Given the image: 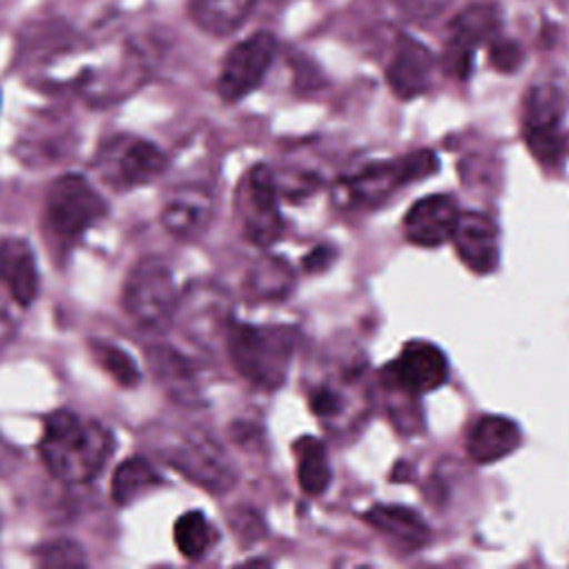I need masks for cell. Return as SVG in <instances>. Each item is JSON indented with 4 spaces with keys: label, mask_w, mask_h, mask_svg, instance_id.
Returning <instances> with one entry per match:
<instances>
[{
    "label": "cell",
    "mask_w": 569,
    "mask_h": 569,
    "mask_svg": "<svg viewBox=\"0 0 569 569\" xmlns=\"http://www.w3.org/2000/svg\"><path fill=\"white\" fill-rule=\"evenodd\" d=\"M113 447V436L104 425L58 409L44 418L38 453L53 478L82 485L104 469Z\"/></svg>",
    "instance_id": "cell-1"
},
{
    "label": "cell",
    "mask_w": 569,
    "mask_h": 569,
    "mask_svg": "<svg viewBox=\"0 0 569 569\" xmlns=\"http://www.w3.org/2000/svg\"><path fill=\"white\" fill-rule=\"evenodd\" d=\"M224 345L233 369L253 387L273 391L289 371L296 331L284 325L229 322Z\"/></svg>",
    "instance_id": "cell-2"
},
{
    "label": "cell",
    "mask_w": 569,
    "mask_h": 569,
    "mask_svg": "<svg viewBox=\"0 0 569 569\" xmlns=\"http://www.w3.org/2000/svg\"><path fill=\"white\" fill-rule=\"evenodd\" d=\"M104 213V198L87 178L78 173L56 178L44 193L42 222L58 247L73 244L84 231L100 222Z\"/></svg>",
    "instance_id": "cell-3"
},
{
    "label": "cell",
    "mask_w": 569,
    "mask_h": 569,
    "mask_svg": "<svg viewBox=\"0 0 569 569\" xmlns=\"http://www.w3.org/2000/svg\"><path fill=\"white\" fill-rule=\"evenodd\" d=\"M180 289L171 267L160 258L136 262L124 280L122 307L131 322L147 331L164 329L178 311Z\"/></svg>",
    "instance_id": "cell-4"
},
{
    "label": "cell",
    "mask_w": 569,
    "mask_h": 569,
    "mask_svg": "<svg viewBox=\"0 0 569 569\" xmlns=\"http://www.w3.org/2000/svg\"><path fill=\"white\" fill-rule=\"evenodd\" d=\"M158 453L198 487L224 493L236 485V471L222 447L200 431H169L158 438Z\"/></svg>",
    "instance_id": "cell-5"
},
{
    "label": "cell",
    "mask_w": 569,
    "mask_h": 569,
    "mask_svg": "<svg viewBox=\"0 0 569 569\" xmlns=\"http://www.w3.org/2000/svg\"><path fill=\"white\" fill-rule=\"evenodd\" d=\"M436 167L438 160L431 151H416L393 162L369 164L362 171L342 178L333 189V200L342 209L373 204L400 184L425 178L427 173L436 171Z\"/></svg>",
    "instance_id": "cell-6"
},
{
    "label": "cell",
    "mask_w": 569,
    "mask_h": 569,
    "mask_svg": "<svg viewBox=\"0 0 569 569\" xmlns=\"http://www.w3.org/2000/svg\"><path fill=\"white\" fill-rule=\"evenodd\" d=\"M565 91L553 82L529 89L525 100V140L542 167H558L567 153L569 136L562 129Z\"/></svg>",
    "instance_id": "cell-7"
},
{
    "label": "cell",
    "mask_w": 569,
    "mask_h": 569,
    "mask_svg": "<svg viewBox=\"0 0 569 569\" xmlns=\"http://www.w3.org/2000/svg\"><path fill=\"white\" fill-rule=\"evenodd\" d=\"M93 169L116 191L149 184L167 169V156L142 138L116 136L96 151Z\"/></svg>",
    "instance_id": "cell-8"
},
{
    "label": "cell",
    "mask_w": 569,
    "mask_h": 569,
    "mask_svg": "<svg viewBox=\"0 0 569 569\" xmlns=\"http://www.w3.org/2000/svg\"><path fill=\"white\" fill-rule=\"evenodd\" d=\"M238 216L242 233L258 247H269L280 238L282 216L278 180L269 164L251 167L238 187Z\"/></svg>",
    "instance_id": "cell-9"
},
{
    "label": "cell",
    "mask_w": 569,
    "mask_h": 569,
    "mask_svg": "<svg viewBox=\"0 0 569 569\" xmlns=\"http://www.w3.org/2000/svg\"><path fill=\"white\" fill-rule=\"evenodd\" d=\"M276 47V38L267 31L251 33L233 44L224 56L218 76L220 98L227 102H238L258 89L273 62Z\"/></svg>",
    "instance_id": "cell-10"
},
{
    "label": "cell",
    "mask_w": 569,
    "mask_h": 569,
    "mask_svg": "<svg viewBox=\"0 0 569 569\" xmlns=\"http://www.w3.org/2000/svg\"><path fill=\"white\" fill-rule=\"evenodd\" d=\"M445 353L427 340H411L402 347L398 358L382 371L387 387L402 389L409 393H425L438 389L447 380Z\"/></svg>",
    "instance_id": "cell-11"
},
{
    "label": "cell",
    "mask_w": 569,
    "mask_h": 569,
    "mask_svg": "<svg viewBox=\"0 0 569 569\" xmlns=\"http://www.w3.org/2000/svg\"><path fill=\"white\" fill-rule=\"evenodd\" d=\"M216 216L213 193L202 184H180L171 189L160 209L164 231L178 240H198Z\"/></svg>",
    "instance_id": "cell-12"
},
{
    "label": "cell",
    "mask_w": 569,
    "mask_h": 569,
    "mask_svg": "<svg viewBox=\"0 0 569 569\" xmlns=\"http://www.w3.org/2000/svg\"><path fill=\"white\" fill-rule=\"evenodd\" d=\"M227 296L213 284H196L182 293L176 318L184 333L200 345H209L216 336L227 333ZM173 318V320H176Z\"/></svg>",
    "instance_id": "cell-13"
},
{
    "label": "cell",
    "mask_w": 569,
    "mask_h": 569,
    "mask_svg": "<svg viewBox=\"0 0 569 569\" xmlns=\"http://www.w3.org/2000/svg\"><path fill=\"white\" fill-rule=\"evenodd\" d=\"M458 204L451 196L433 193L416 200L405 216V238L418 247H438L451 240L458 222Z\"/></svg>",
    "instance_id": "cell-14"
},
{
    "label": "cell",
    "mask_w": 569,
    "mask_h": 569,
    "mask_svg": "<svg viewBox=\"0 0 569 569\" xmlns=\"http://www.w3.org/2000/svg\"><path fill=\"white\" fill-rule=\"evenodd\" d=\"M458 258L473 273H491L498 264V227L487 213L465 211L451 233Z\"/></svg>",
    "instance_id": "cell-15"
},
{
    "label": "cell",
    "mask_w": 569,
    "mask_h": 569,
    "mask_svg": "<svg viewBox=\"0 0 569 569\" xmlns=\"http://www.w3.org/2000/svg\"><path fill=\"white\" fill-rule=\"evenodd\" d=\"M433 69V56L431 51L411 36H400L396 51L387 64V82L391 91L402 98H416L429 87Z\"/></svg>",
    "instance_id": "cell-16"
},
{
    "label": "cell",
    "mask_w": 569,
    "mask_h": 569,
    "mask_svg": "<svg viewBox=\"0 0 569 569\" xmlns=\"http://www.w3.org/2000/svg\"><path fill=\"white\" fill-rule=\"evenodd\" d=\"M0 284L22 307H29L40 289L38 262L24 238L7 236L0 240Z\"/></svg>",
    "instance_id": "cell-17"
},
{
    "label": "cell",
    "mask_w": 569,
    "mask_h": 569,
    "mask_svg": "<svg viewBox=\"0 0 569 569\" xmlns=\"http://www.w3.org/2000/svg\"><path fill=\"white\" fill-rule=\"evenodd\" d=\"M149 365L158 382L176 402H182V405L200 402L198 371L184 353L167 345H156L149 349Z\"/></svg>",
    "instance_id": "cell-18"
},
{
    "label": "cell",
    "mask_w": 569,
    "mask_h": 569,
    "mask_svg": "<svg viewBox=\"0 0 569 569\" xmlns=\"http://www.w3.org/2000/svg\"><path fill=\"white\" fill-rule=\"evenodd\" d=\"M520 445V429L505 416H482L467 431V453L478 465H491Z\"/></svg>",
    "instance_id": "cell-19"
},
{
    "label": "cell",
    "mask_w": 569,
    "mask_h": 569,
    "mask_svg": "<svg viewBox=\"0 0 569 569\" xmlns=\"http://www.w3.org/2000/svg\"><path fill=\"white\" fill-rule=\"evenodd\" d=\"M256 0H189V16L211 36H229L253 11Z\"/></svg>",
    "instance_id": "cell-20"
},
{
    "label": "cell",
    "mask_w": 569,
    "mask_h": 569,
    "mask_svg": "<svg viewBox=\"0 0 569 569\" xmlns=\"http://www.w3.org/2000/svg\"><path fill=\"white\" fill-rule=\"evenodd\" d=\"M498 24H500V13L493 4L473 2L465 7L460 13H456L453 20L449 22L447 44L473 51L478 42L491 40L496 36Z\"/></svg>",
    "instance_id": "cell-21"
},
{
    "label": "cell",
    "mask_w": 569,
    "mask_h": 569,
    "mask_svg": "<svg viewBox=\"0 0 569 569\" xmlns=\"http://www.w3.org/2000/svg\"><path fill=\"white\" fill-rule=\"evenodd\" d=\"M162 482H164L162 476L144 456H131V458H124L113 471L111 498L116 505L124 507L147 496L149 491L158 489Z\"/></svg>",
    "instance_id": "cell-22"
},
{
    "label": "cell",
    "mask_w": 569,
    "mask_h": 569,
    "mask_svg": "<svg viewBox=\"0 0 569 569\" xmlns=\"http://www.w3.org/2000/svg\"><path fill=\"white\" fill-rule=\"evenodd\" d=\"M298 485L307 496H320L331 482V467L325 445L318 438L305 436L293 445Z\"/></svg>",
    "instance_id": "cell-23"
},
{
    "label": "cell",
    "mask_w": 569,
    "mask_h": 569,
    "mask_svg": "<svg viewBox=\"0 0 569 569\" xmlns=\"http://www.w3.org/2000/svg\"><path fill=\"white\" fill-rule=\"evenodd\" d=\"M365 520L376 529L402 540L409 547L422 545L427 540V525L416 511L398 505H376L365 513Z\"/></svg>",
    "instance_id": "cell-24"
},
{
    "label": "cell",
    "mask_w": 569,
    "mask_h": 569,
    "mask_svg": "<svg viewBox=\"0 0 569 569\" xmlns=\"http://www.w3.org/2000/svg\"><path fill=\"white\" fill-rule=\"evenodd\" d=\"M216 538L218 536H216L213 525L198 509L182 513L173 525V542H176L178 551L182 553V558H187V560L202 558L211 549Z\"/></svg>",
    "instance_id": "cell-25"
},
{
    "label": "cell",
    "mask_w": 569,
    "mask_h": 569,
    "mask_svg": "<svg viewBox=\"0 0 569 569\" xmlns=\"http://www.w3.org/2000/svg\"><path fill=\"white\" fill-rule=\"evenodd\" d=\"M293 282L291 269L280 258H267L260 260L247 280V291L251 298L258 300H280L289 293Z\"/></svg>",
    "instance_id": "cell-26"
},
{
    "label": "cell",
    "mask_w": 569,
    "mask_h": 569,
    "mask_svg": "<svg viewBox=\"0 0 569 569\" xmlns=\"http://www.w3.org/2000/svg\"><path fill=\"white\" fill-rule=\"evenodd\" d=\"M89 347H91L96 362L102 367L104 373H109L113 378V382H118L120 387H127V389L136 387L140 382L138 367L124 349H120L118 345L107 342V340H91Z\"/></svg>",
    "instance_id": "cell-27"
},
{
    "label": "cell",
    "mask_w": 569,
    "mask_h": 569,
    "mask_svg": "<svg viewBox=\"0 0 569 569\" xmlns=\"http://www.w3.org/2000/svg\"><path fill=\"white\" fill-rule=\"evenodd\" d=\"M36 560L42 567H82L84 565V553L82 547L71 542V540H53L36 551Z\"/></svg>",
    "instance_id": "cell-28"
},
{
    "label": "cell",
    "mask_w": 569,
    "mask_h": 569,
    "mask_svg": "<svg viewBox=\"0 0 569 569\" xmlns=\"http://www.w3.org/2000/svg\"><path fill=\"white\" fill-rule=\"evenodd\" d=\"M489 62L498 69V71H505V73H511L520 67L522 62V49L516 40L511 38H500V36H493L489 40Z\"/></svg>",
    "instance_id": "cell-29"
},
{
    "label": "cell",
    "mask_w": 569,
    "mask_h": 569,
    "mask_svg": "<svg viewBox=\"0 0 569 569\" xmlns=\"http://www.w3.org/2000/svg\"><path fill=\"white\" fill-rule=\"evenodd\" d=\"M309 407L318 418L329 420L342 411V398L336 389H331L329 385H322L309 393Z\"/></svg>",
    "instance_id": "cell-30"
},
{
    "label": "cell",
    "mask_w": 569,
    "mask_h": 569,
    "mask_svg": "<svg viewBox=\"0 0 569 569\" xmlns=\"http://www.w3.org/2000/svg\"><path fill=\"white\" fill-rule=\"evenodd\" d=\"M451 0H396L398 11L409 20H431L449 7Z\"/></svg>",
    "instance_id": "cell-31"
},
{
    "label": "cell",
    "mask_w": 569,
    "mask_h": 569,
    "mask_svg": "<svg viewBox=\"0 0 569 569\" xmlns=\"http://www.w3.org/2000/svg\"><path fill=\"white\" fill-rule=\"evenodd\" d=\"M331 258H333V249L331 247H316L307 258H305V269L316 273V271H322L331 264Z\"/></svg>",
    "instance_id": "cell-32"
},
{
    "label": "cell",
    "mask_w": 569,
    "mask_h": 569,
    "mask_svg": "<svg viewBox=\"0 0 569 569\" xmlns=\"http://www.w3.org/2000/svg\"><path fill=\"white\" fill-rule=\"evenodd\" d=\"M11 331H13V318L7 302L0 296V345L11 336Z\"/></svg>",
    "instance_id": "cell-33"
},
{
    "label": "cell",
    "mask_w": 569,
    "mask_h": 569,
    "mask_svg": "<svg viewBox=\"0 0 569 569\" xmlns=\"http://www.w3.org/2000/svg\"><path fill=\"white\" fill-rule=\"evenodd\" d=\"M4 453H7V447H4V442L0 440V460H2V456H4Z\"/></svg>",
    "instance_id": "cell-34"
}]
</instances>
